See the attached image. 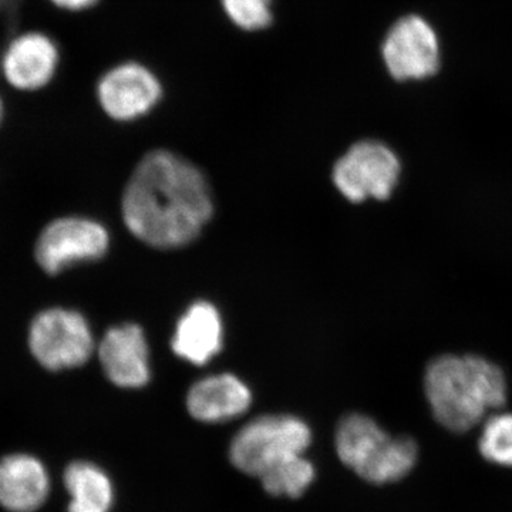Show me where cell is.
<instances>
[{
	"instance_id": "obj_3",
	"label": "cell",
	"mask_w": 512,
	"mask_h": 512,
	"mask_svg": "<svg viewBox=\"0 0 512 512\" xmlns=\"http://www.w3.org/2000/svg\"><path fill=\"white\" fill-rule=\"evenodd\" d=\"M312 437L311 427L301 417L265 414L235 434L229 446V460L241 473L258 478L278 461L305 454Z\"/></svg>"
},
{
	"instance_id": "obj_5",
	"label": "cell",
	"mask_w": 512,
	"mask_h": 512,
	"mask_svg": "<svg viewBox=\"0 0 512 512\" xmlns=\"http://www.w3.org/2000/svg\"><path fill=\"white\" fill-rule=\"evenodd\" d=\"M399 157L392 148L376 140L353 144L333 165L332 181L336 190L350 202L384 201L399 183Z\"/></svg>"
},
{
	"instance_id": "obj_4",
	"label": "cell",
	"mask_w": 512,
	"mask_h": 512,
	"mask_svg": "<svg viewBox=\"0 0 512 512\" xmlns=\"http://www.w3.org/2000/svg\"><path fill=\"white\" fill-rule=\"evenodd\" d=\"M29 349L39 365L60 372L86 365L96 346L92 329L82 313L50 308L33 319Z\"/></svg>"
},
{
	"instance_id": "obj_11",
	"label": "cell",
	"mask_w": 512,
	"mask_h": 512,
	"mask_svg": "<svg viewBox=\"0 0 512 512\" xmlns=\"http://www.w3.org/2000/svg\"><path fill=\"white\" fill-rule=\"evenodd\" d=\"M252 392L248 384L231 373H218L198 380L185 399L192 419L201 423H225L248 412Z\"/></svg>"
},
{
	"instance_id": "obj_10",
	"label": "cell",
	"mask_w": 512,
	"mask_h": 512,
	"mask_svg": "<svg viewBox=\"0 0 512 512\" xmlns=\"http://www.w3.org/2000/svg\"><path fill=\"white\" fill-rule=\"evenodd\" d=\"M101 369L114 386L141 389L151 379L150 348L137 323H123L107 330L99 349Z\"/></svg>"
},
{
	"instance_id": "obj_21",
	"label": "cell",
	"mask_w": 512,
	"mask_h": 512,
	"mask_svg": "<svg viewBox=\"0 0 512 512\" xmlns=\"http://www.w3.org/2000/svg\"><path fill=\"white\" fill-rule=\"evenodd\" d=\"M56 8L67 10V12H83L93 8L99 0H49Z\"/></svg>"
},
{
	"instance_id": "obj_9",
	"label": "cell",
	"mask_w": 512,
	"mask_h": 512,
	"mask_svg": "<svg viewBox=\"0 0 512 512\" xmlns=\"http://www.w3.org/2000/svg\"><path fill=\"white\" fill-rule=\"evenodd\" d=\"M59 63V46L46 33H20L0 52V74L20 92L45 89L55 79Z\"/></svg>"
},
{
	"instance_id": "obj_13",
	"label": "cell",
	"mask_w": 512,
	"mask_h": 512,
	"mask_svg": "<svg viewBox=\"0 0 512 512\" xmlns=\"http://www.w3.org/2000/svg\"><path fill=\"white\" fill-rule=\"evenodd\" d=\"M49 494V477L43 464L28 454L0 460V505L10 512H33Z\"/></svg>"
},
{
	"instance_id": "obj_17",
	"label": "cell",
	"mask_w": 512,
	"mask_h": 512,
	"mask_svg": "<svg viewBox=\"0 0 512 512\" xmlns=\"http://www.w3.org/2000/svg\"><path fill=\"white\" fill-rule=\"evenodd\" d=\"M417 454V444L410 437H390L382 453L359 477L372 484H389L402 480L413 470Z\"/></svg>"
},
{
	"instance_id": "obj_12",
	"label": "cell",
	"mask_w": 512,
	"mask_h": 512,
	"mask_svg": "<svg viewBox=\"0 0 512 512\" xmlns=\"http://www.w3.org/2000/svg\"><path fill=\"white\" fill-rule=\"evenodd\" d=\"M224 345V325L214 303L197 301L175 325L171 348L175 355L195 366L207 365Z\"/></svg>"
},
{
	"instance_id": "obj_22",
	"label": "cell",
	"mask_w": 512,
	"mask_h": 512,
	"mask_svg": "<svg viewBox=\"0 0 512 512\" xmlns=\"http://www.w3.org/2000/svg\"><path fill=\"white\" fill-rule=\"evenodd\" d=\"M2 117H3V101H2V97H0V121H2Z\"/></svg>"
},
{
	"instance_id": "obj_7",
	"label": "cell",
	"mask_w": 512,
	"mask_h": 512,
	"mask_svg": "<svg viewBox=\"0 0 512 512\" xmlns=\"http://www.w3.org/2000/svg\"><path fill=\"white\" fill-rule=\"evenodd\" d=\"M382 57L399 82L429 79L440 69L439 37L421 16H404L384 37Z\"/></svg>"
},
{
	"instance_id": "obj_16",
	"label": "cell",
	"mask_w": 512,
	"mask_h": 512,
	"mask_svg": "<svg viewBox=\"0 0 512 512\" xmlns=\"http://www.w3.org/2000/svg\"><path fill=\"white\" fill-rule=\"evenodd\" d=\"M266 493L274 497L298 498L309 490L316 468L305 454L286 457L258 477Z\"/></svg>"
},
{
	"instance_id": "obj_6",
	"label": "cell",
	"mask_w": 512,
	"mask_h": 512,
	"mask_svg": "<svg viewBox=\"0 0 512 512\" xmlns=\"http://www.w3.org/2000/svg\"><path fill=\"white\" fill-rule=\"evenodd\" d=\"M110 235L100 222L82 217H64L50 222L36 242L37 264L50 275L82 262L103 258Z\"/></svg>"
},
{
	"instance_id": "obj_1",
	"label": "cell",
	"mask_w": 512,
	"mask_h": 512,
	"mask_svg": "<svg viewBox=\"0 0 512 512\" xmlns=\"http://www.w3.org/2000/svg\"><path fill=\"white\" fill-rule=\"evenodd\" d=\"M121 214L128 231L151 248L175 249L195 241L214 214L207 178L173 151L141 158L124 190Z\"/></svg>"
},
{
	"instance_id": "obj_8",
	"label": "cell",
	"mask_w": 512,
	"mask_h": 512,
	"mask_svg": "<svg viewBox=\"0 0 512 512\" xmlns=\"http://www.w3.org/2000/svg\"><path fill=\"white\" fill-rule=\"evenodd\" d=\"M161 84L156 74L143 64L114 66L97 84V99L107 116L117 121H133L153 109L161 99Z\"/></svg>"
},
{
	"instance_id": "obj_15",
	"label": "cell",
	"mask_w": 512,
	"mask_h": 512,
	"mask_svg": "<svg viewBox=\"0 0 512 512\" xmlns=\"http://www.w3.org/2000/svg\"><path fill=\"white\" fill-rule=\"evenodd\" d=\"M64 485L70 494L69 512H110L113 508V483L96 464H70L64 471Z\"/></svg>"
},
{
	"instance_id": "obj_20",
	"label": "cell",
	"mask_w": 512,
	"mask_h": 512,
	"mask_svg": "<svg viewBox=\"0 0 512 512\" xmlns=\"http://www.w3.org/2000/svg\"><path fill=\"white\" fill-rule=\"evenodd\" d=\"M25 0H0V33L9 35L18 26L20 10Z\"/></svg>"
},
{
	"instance_id": "obj_18",
	"label": "cell",
	"mask_w": 512,
	"mask_h": 512,
	"mask_svg": "<svg viewBox=\"0 0 512 512\" xmlns=\"http://www.w3.org/2000/svg\"><path fill=\"white\" fill-rule=\"evenodd\" d=\"M481 456L497 466L512 467V414L498 413L485 420L480 441Z\"/></svg>"
},
{
	"instance_id": "obj_2",
	"label": "cell",
	"mask_w": 512,
	"mask_h": 512,
	"mask_svg": "<svg viewBox=\"0 0 512 512\" xmlns=\"http://www.w3.org/2000/svg\"><path fill=\"white\" fill-rule=\"evenodd\" d=\"M424 392L433 416L454 433L473 429L507 402L503 370L474 355L436 357L427 366Z\"/></svg>"
},
{
	"instance_id": "obj_14",
	"label": "cell",
	"mask_w": 512,
	"mask_h": 512,
	"mask_svg": "<svg viewBox=\"0 0 512 512\" xmlns=\"http://www.w3.org/2000/svg\"><path fill=\"white\" fill-rule=\"evenodd\" d=\"M390 437L372 417L350 413L336 427V454L346 467L359 474L382 451Z\"/></svg>"
},
{
	"instance_id": "obj_19",
	"label": "cell",
	"mask_w": 512,
	"mask_h": 512,
	"mask_svg": "<svg viewBox=\"0 0 512 512\" xmlns=\"http://www.w3.org/2000/svg\"><path fill=\"white\" fill-rule=\"evenodd\" d=\"M225 13L238 28L254 32L271 25V0H221Z\"/></svg>"
}]
</instances>
